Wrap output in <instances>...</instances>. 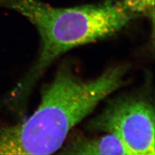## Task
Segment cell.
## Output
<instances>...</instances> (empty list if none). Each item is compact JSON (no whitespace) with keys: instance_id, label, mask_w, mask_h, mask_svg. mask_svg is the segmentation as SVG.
Segmentation results:
<instances>
[{"instance_id":"6da1fadb","label":"cell","mask_w":155,"mask_h":155,"mask_svg":"<svg viewBox=\"0 0 155 155\" xmlns=\"http://www.w3.org/2000/svg\"><path fill=\"white\" fill-rule=\"evenodd\" d=\"M127 69L110 67L95 79L84 80L61 67L30 117L15 124H0V154H50L59 150L71 130L122 86Z\"/></svg>"},{"instance_id":"7a4b0ae2","label":"cell","mask_w":155,"mask_h":155,"mask_svg":"<svg viewBox=\"0 0 155 155\" xmlns=\"http://www.w3.org/2000/svg\"><path fill=\"white\" fill-rule=\"evenodd\" d=\"M0 8L26 18L38 31L41 51L35 65L8 98L19 105L56 59L72 48L114 35L139 17L124 0L73 7H54L41 0H0Z\"/></svg>"},{"instance_id":"3957f363","label":"cell","mask_w":155,"mask_h":155,"mask_svg":"<svg viewBox=\"0 0 155 155\" xmlns=\"http://www.w3.org/2000/svg\"><path fill=\"white\" fill-rule=\"evenodd\" d=\"M89 129L114 135L129 155H154V109L143 98L118 97L88 124Z\"/></svg>"},{"instance_id":"277c9868","label":"cell","mask_w":155,"mask_h":155,"mask_svg":"<svg viewBox=\"0 0 155 155\" xmlns=\"http://www.w3.org/2000/svg\"><path fill=\"white\" fill-rule=\"evenodd\" d=\"M60 149L59 153L64 154L129 155L120 140L110 134L99 138H89L77 134Z\"/></svg>"},{"instance_id":"5b68a950","label":"cell","mask_w":155,"mask_h":155,"mask_svg":"<svg viewBox=\"0 0 155 155\" xmlns=\"http://www.w3.org/2000/svg\"><path fill=\"white\" fill-rule=\"evenodd\" d=\"M142 16L153 19L154 16V0H129Z\"/></svg>"}]
</instances>
